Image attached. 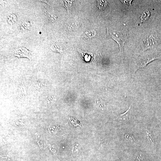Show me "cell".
<instances>
[{"label": "cell", "mask_w": 161, "mask_h": 161, "mask_svg": "<svg viewBox=\"0 0 161 161\" xmlns=\"http://www.w3.org/2000/svg\"><path fill=\"white\" fill-rule=\"evenodd\" d=\"M150 13L149 10H145L141 14L140 17V20L141 22H145L149 19Z\"/></svg>", "instance_id": "9c48e42d"}, {"label": "cell", "mask_w": 161, "mask_h": 161, "mask_svg": "<svg viewBox=\"0 0 161 161\" xmlns=\"http://www.w3.org/2000/svg\"><path fill=\"white\" fill-rule=\"evenodd\" d=\"M56 100L55 97L54 96H50L46 100V103L48 105H51L55 102Z\"/></svg>", "instance_id": "e0dca14e"}, {"label": "cell", "mask_w": 161, "mask_h": 161, "mask_svg": "<svg viewBox=\"0 0 161 161\" xmlns=\"http://www.w3.org/2000/svg\"><path fill=\"white\" fill-rule=\"evenodd\" d=\"M109 33L110 37L118 44L120 52L122 51L124 44L126 41L125 35L120 31L116 30L110 31Z\"/></svg>", "instance_id": "6da1fadb"}, {"label": "cell", "mask_w": 161, "mask_h": 161, "mask_svg": "<svg viewBox=\"0 0 161 161\" xmlns=\"http://www.w3.org/2000/svg\"><path fill=\"white\" fill-rule=\"evenodd\" d=\"M79 53L82 59L86 62H88L90 61L93 56V54L88 52L81 51V50H78Z\"/></svg>", "instance_id": "5b68a950"}, {"label": "cell", "mask_w": 161, "mask_h": 161, "mask_svg": "<svg viewBox=\"0 0 161 161\" xmlns=\"http://www.w3.org/2000/svg\"><path fill=\"white\" fill-rule=\"evenodd\" d=\"M19 96L20 98H24L26 95V89L23 86L20 85L18 88Z\"/></svg>", "instance_id": "30bf717a"}, {"label": "cell", "mask_w": 161, "mask_h": 161, "mask_svg": "<svg viewBox=\"0 0 161 161\" xmlns=\"http://www.w3.org/2000/svg\"><path fill=\"white\" fill-rule=\"evenodd\" d=\"M47 17H46L50 22H53L57 20V16L53 14L48 15Z\"/></svg>", "instance_id": "ac0fdd59"}, {"label": "cell", "mask_w": 161, "mask_h": 161, "mask_svg": "<svg viewBox=\"0 0 161 161\" xmlns=\"http://www.w3.org/2000/svg\"><path fill=\"white\" fill-rule=\"evenodd\" d=\"M135 157L138 161H143L145 158V154L139 151L135 154Z\"/></svg>", "instance_id": "4fadbf2b"}, {"label": "cell", "mask_w": 161, "mask_h": 161, "mask_svg": "<svg viewBox=\"0 0 161 161\" xmlns=\"http://www.w3.org/2000/svg\"><path fill=\"white\" fill-rule=\"evenodd\" d=\"M96 34L97 32L96 31L94 30H91L86 32L84 34L82 37L87 39H92L96 36Z\"/></svg>", "instance_id": "52a82bcc"}, {"label": "cell", "mask_w": 161, "mask_h": 161, "mask_svg": "<svg viewBox=\"0 0 161 161\" xmlns=\"http://www.w3.org/2000/svg\"><path fill=\"white\" fill-rule=\"evenodd\" d=\"M131 117V106L124 113L119 116L116 120L121 122H126L130 120Z\"/></svg>", "instance_id": "277c9868"}, {"label": "cell", "mask_w": 161, "mask_h": 161, "mask_svg": "<svg viewBox=\"0 0 161 161\" xmlns=\"http://www.w3.org/2000/svg\"><path fill=\"white\" fill-rule=\"evenodd\" d=\"M159 58L158 56L156 55H152L148 56L147 57L141 58L138 63L136 65L137 70L145 66L149 63L154 59Z\"/></svg>", "instance_id": "3957f363"}, {"label": "cell", "mask_w": 161, "mask_h": 161, "mask_svg": "<svg viewBox=\"0 0 161 161\" xmlns=\"http://www.w3.org/2000/svg\"><path fill=\"white\" fill-rule=\"evenodd\" d=\"M7 18L8 22L10 24H14L16 22V17L14 15H10Z\"/></svg>", "instance_id": "2e32d148"}, {"label": "cell", "mask_w": 161, "mask_h": 161, "mask_svg": "<svg viewBox=\"0 0 161 161\" xmlns=\"http://www.w3.org/2000/svg\"><path fill=\"white\" fill-rule=\"evenodd\" d=\"M123 3L125 4H127V5H131V2L132 1H121Z\"/></svg>", "instance_id": "ffe728a7"}, {"label": "cell", "mask_w": 161, "mask_h": 161, "mask_svg": "<svg viewBox=\"0 0 161 161\" xmlns=\"http://www.w3.org/2000/svg\"><path fill=\"white\" fill-rule=\"evenodd\" d=\"M154 39L153 35H151L148 37L147 41V49L150 48L154 45L155 41Z\"/></svg>", "instance_id": "7c38bea8"}, {"label": "cell", "mask_w": 161, "mask_h": 161, "mask_svg": "<svg viewBox=\"0 0 161 161\" xmlns=\"http://www.w3.org/2000/svg\"><path fill=\"white\" fill-rule=\"evenodd\" d=\"M146 133L148 141L150 144H152V145H153L154 143V138L152 134L148 130H146Z\"/></svg>", "instance_id": "5bb4252c"}, {"label": "cell", "mask_w": 161, "mask_h": 161, "mask_svg": "<svg viewBox=\"0 0 161 161\" xmlns=\"http://www.w3.org/2000/svg\"><path fill=\"white\" fill-rule=\"evenodd\" d=\"M15 55L19 57H26L31 59V52L25 47L19 48L15 51Z\"/></svg>", "instance_id": "7a4b0ae2"}, {"label": "cell", "mask_w": 161, "mask_h": 161, "mask_svg": "<svg viewBox=\"0 0 161 161\" xmlns=\"http://www.w3.org/2000/svg\"><path fill=\"white\" fill-rule=\"evenodd\" d=\"M50 48L52 51L59 52L61 53H63L64 51V46L59 44H53Z\"/></svg>", "instance_id": "8992f818"}, {"label": "cell", "mask_w": 161, "mask_h": 161, "mask_svg": "<svg viewBox=\"0 0 161 161\" xmlns=\"http://www.w3.org/2000/svg\"><path fill=\"white\" fill-rule=\"evenodd\" d=\"M125 138L127 141L130 142H135V140L132 135H130L128 134H126L125 135Z\"/></svg>", "instance_id": "d6986e66"}, {"label": "cell", "mask_w": 161, "mask_h": 161, "mask_svg": "<svg viewBox=\"0 0 161 161\" xmlns=\"http://www.w3.org/2000/svg\"><path fill=\"white\" fill-rule=\"evenodd\" d=\"M31 23L28 21H25L22 22L20 28L22 30L24 31L26 29H30L31 27Z\"/></svg>", "instance_id": "8fae6325"}, {"label": "cell", "mask_w": 161, "mask_h": 161, "mask_svg": "<svg viewBox=\"0 0 161 161\" xmlns=\"http://www.w3.org/2000/svg\"><path fill=\"white\" fill-rule=\"evenodd\" d=\"M44 84L42 81L39 80V79H37L35 82V86L37 90H39L42 88L44 86Z\"/></svg>", "instance_id": "9a60e30c"}, {"label": "cell", "mask_w": 161, "mask_h": 161, "mask_svg": "<svg viewBox=\"0 0 161 161\" xmlns=\"http://www.w3.org/2000/svg\"><path fill=\"white\" fill-rule=\"evenodd\" d=\"M97 3V8L100 10H104L107 7L108 3L107 1H98Z\"/></svg>", "instance_id": "ba28073f"}]
</instances>
